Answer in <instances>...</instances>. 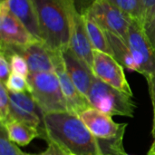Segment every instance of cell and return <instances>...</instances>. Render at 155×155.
I'll return each mask as SVG.
<instances>
[{
  "instance_id": "cell-1",
  "label": "cell",
  "mask_w": 155,
  "mask_h": 155,
  "mask_svg": "<svg viewBox=\"0 0 155 155\" xmlns=\"http://www.w3.org/2000/svg\"><path fill=\"white\" fill-rule=\"evenodd\" d=\"M44 139L51 141L68 154L104 155L97 138L79 115L70 112L43 114Z\"/></svg>"
},
{
  "instance_id": "cell-2",
  "label": "cell",
  "mask_w": 155,
  "mask_h": 155,
  "mask_svg": "<svg viewBox=\"0 0 155 155\" xmlns=\"http://www.w3.org/2000/svg\"><path fill=\"white\" fill-rule=\"evenodd\" d=\"M44 45L53 52L69 47L71 22L68 0H32Z\"/></svg>"
},
{
  "instance_id": "cell-3",
  "label": "cell",
  "mask_w": 155,
  "mask_h": 155,
  "mask_svg": "<svg viewBox=\"0 0 155 155\" xmlns=\"http://www.w3.org/2000/svg\"><path fill=\"white\" fill-rule=\"evenodd\" d=\"M87 100L91 107L110 116L134 117L136 109L133 95L110 86L95 75L87 94Z\"/></svg>"
},
{
  "instance_id": "cell-4",
  "label": "cell",
  "mask_w": 155,
  "mask_h": 155,
  "mask_svg": "<svg viewBox=\"0 0 155 155\" xmlns=\"http://www.w3.org/2000/svg\"><path fill=\"white\" fill-rule=\"evenodd\" d=\"M30 94L43 113L68 112L67 104L55 73L29 74Z\"/></svg>"
},
{
  "instance_id": "cell-5",
  "label": "cell",
  "mask_w": 155,
  "mask_h": 155,
  "mask_svg": "<svg viewBox=\"0 0 155 155\" xmlns=\"http://www.w3.org/2000/svg\"><path fill=\"white\" fill-rule=\"evenodd\" d=\"M138 73L148 79L155 73V49L147 38L143 27L137 20H131L126 40Z\"/></svg>"
},
{
  "instance_id": "cell-6",
  "label": "cell",
  "mask_w": 155,
  "mask_h": 155,
  "mask_svg": "<svg viewBox=\"0 0 155 155\" xmlns=\"http://www.w3.org/2000/svg\"><path fill=\"white\" fill-rule=\"evenodd\" d=\"M84 13H87L104 31L112 32L127 40L132 19L110 1L95 0Z\"/></svg>"
},
{
  "instance_id": "cell-7",
  "label": "cell",
  "mask_w": 155,
  "mask_h": 155,
  "mask_svg": "<svg viewBox=\"0 0 155 155\" xmlns=\"http://www.w3.org/2000/svg\"><path fill=\"white\" fill-rule=\"evenodd\" d=\"M93 72L104 83L127 94L133 95L131 86L125 77L124 66L114 56L94 50Z\"/></svg>"
},
{
  "instance_id": "cell-8",
  "label": "cell",
  "mask_w": 155,
  "mask_h": 155,
  "mask_svg": "<svg viewBox=\"0 0 155 155\" xmlns=\"http://www.w3.org/2000/svg\"><path fill=\"white\" fill-rule=\"evenodd\" d=\"M0 37L1 46L13 48L24 47L38 41L13 15L4 0L0 3Z\"/></svg>"
},
{
  "instance_id": "cell-9",
  "label": "cell",
  "mask_w": 155,
  "mask_h": 155,
  "mask_svg": "<svg viewBox=\"0 0 155 155\" xmlns=\"http://www.w3.org/2000/svg\"><path fill=\"white\" fill-rule=\"evenodd\" d=\"M68 3L71 22L69 48L93 70L94 50L87 35L83 15L78 11L73 0H68Z\"/></svg>"
},
{
  "instance_id": "cell-10",
  "label": "cell",
  "mask_w": 155,
  "mask_h": 155,
  "mask_svg": "<svg viewBox=\"0 0 155 155\" xmlns=\"http://www.w3.org/2000/svg\"><path fill=\"white\" fill-rule=\"evenodd\" d=\"M51 52L54 65V73L58 77L62 92L67 104L68 112L80 115L84 110L91 107V105L87 98L84 97L77 90L71 78L69 77L61 55V52Z\"/></svg>"
},
{
  "instance_id": "cell-11",
  "label": "cell",
  "mask_w": 155,
  "mask_h": 155,
  "mask_svg": "<svg viewBox=\"0 0 155 155\" xmlns=\"http://www.w3.org/2000/svg\"><path fill=\"white\" fill-rule=\"evenodd\" d=\"M79 117L97 138L110 140L124 134L127 124H117L114 122L112 116L94 108L89 107L84 110Z\"/></svg>"
},
{
  "instance_id": "cell-12",
  "label": "cell",
  "mask_w": 155,
  "mask_h": 155,
  "mask_svg": "<svg viewBox=\"0 0 155 155\" xmlns=\"http://www.w3.org/2000/svg\"><path fill=\"white\" fill-rule=\"evenodd\" d=\"M1 52L17 53L26 61L30 74L54 73V65L52 52L43 42L35 41L24 47H5L1 46Z\"/></svg>"
},
{
  "instance_id": "cell-13",
  "label": "cell",
  "mask_w": 155,
  "mask_h": 155,
  "mask_svg": "<svg viewBox=\"0 0 155 155\" xmlns=\"http://www.w3.org/2000/svg\"><path fill=\"white\" fill-rule=\"evenodd\" d=\"M10 115L12 120L25 123L40 130L44 129L43 113L30 93L9 92Z\"/></svg>"
},
{
  "instance_id": "cell-14",
  "label": "cell",
  "mask_w": 155,
  "mask_h": 155,
  "mask_svg": "<svg viewBox=\"0 0 155 155\" xmlns=\"http://www.w3.org/2000/svg\"><path fill=\"white\" fill-rule=\"evenodd\" d=\"M61 55L64 63L66 72L77 90L87 98L91 88L94 74L93 70L69 48L61 51Z\"/></svg>"
},
{
  "instance_id": "cell-15",
  "label": "cell",
  "mask_w": 155,
  "mask_h": 155,
  "mask_svg": "<svg viewBox=\"0 0 155 155\" xmlns=\"http://www.w3.org/2000/svg\"><path fill=\"white\" fill-rule=\"evenodd\" d=\"M9 10L38 41L43 42L35 8L32 0H4Z\"/></svg>"
},
{
  "instance_id": "cell-16",
  "label": "cell",
  "mask_w": 155,
  "mask_h": 155,
  "mask_svg": "<svg viewBox=\"0 0 155 155\" xmlns=\"http://www.w3.org/2000/svg\"><path fill=\"white\" fill-rule=\"evenodd\" d=\"M5 126L7 136L10 141L19 146H25L29 144L35 138H44L45 130L28 125L25 123L12 120L8 122Z\"/></svg>"
},
{
  "instance_id": "cell-17",
  "label": "cell",
  "mask_w": 155,
  "mask_h": 155,
  "mask_svg": "<svg viewBox=\"0 0 155 155\" xmlns=\"http://www.w3.org/2000/svg\"><path fill=\"white\" fill-rule=\"evenodd\" d=\"M104 32L112 50L113 56L127 70L132 72H138V67L134 62L127 42L118 35L109 31Z\"/></svg>"
},
{
  "instance_id": "cell-18",
  "label": "cell",
  "mask_w": 155,
  "mask_h": 155,
  "mask_svg": "<svg viewBox=\"0 0 155 155\" xmlns=\"http://www.w3.org/2000/svg\"><path fill=\"white\" fill-rule=\"evenodd\" d=\"M82 15L84 17L87 35L94 50L100 51L113 56L104 30L87 13H84Z\"/></svg>"
},
{
  "instance_id": "cell-19",
  "label": "cell",
  "mask_w": 155,
  "mask_h": 155,
  "mask_svg": "<svg viewBox=\"0 0 155 155\" xmlns=\"http://www.w3.org/2000/svg\"><path fill=\"white\" fill-rule=\"evenodd\" d=\"M131 19L137 20L143 25L141 0H108Z\"/></svg>"
},
{
  "instance_id": "cell-20",
  "label": "cell",
  "mask_w": 155,
  "mask_h": 155,
  "mask_svg": "<svg viewBox=\"0 0 155 155\" xmlns=\"http://www.w3.org/2000/svg\"><path fill=\"white\" fill-rule=\"evenodd\" d=\"M124 136L122 134L116 138L110 140H103L97 139L101 150L104 155H124L125 154V151L124 148Z\"/></svg>"
},
{
  "instance_id": "cell-21",
  "label": "cell",
  "mask_w": 155,
  "mask_h": 155,
  "mask_svg": "<svg viewBox=\"0 0 155 155\" xmlns=\"http://www.w3.org/2000/svg\"><path fill=\"white\" fill-rule=\"evenodd\" d=\"M2 53L5 54V56L9 59L12 73L22 75L25 78L28 77L30 74L29 67L25 59L21 54L17 53H4V52Z\"/></svg>"
},
{
  "instance_id": "cell-22",
  "label": "cell",
  "mask_w": 155,
  "mask_h": 155,
  "mask_svg": "<svg viewBox=\"0 0 155 155\" xmlns=\"http://www.w3.org/2000/svg\"><path fill=\"white\" fill-rule=\"evenodd\" d=\"M0 155H29L22 152L7 136L5 126L0 127Z\"/></svg>"
},
{
  "instance_id": "cell-23",
  "label": "cell",
  "mask_w": 155,
  "mask_h": 155,
  "mask_svg": "<svg viewBox=\"0 0 155 155\" xmlns=\"http://www.w3.org/2000/svg\"><path fill=\"white\" fill-rule=\"evenodd\" d=\"M5 85L6 89L12 93H30L27 78L14 73H11Z\"/></svg>"
},
{
  "instance_id": "cell-24",
  "label": "cell",
  "mask_w": 155,
  "mask_h": 155,
  "mask_svg": "<svg viewBox=\"0 0 155 155\" xmlns=\"http://www.w3.org/2000/svg\"><path fill=\"white\" fill-rule=\"evenodd\" d=\"M0 121L1 125L12 121L10 115V98L5 84L0 82Z\"/></svg>"
},
{
  "instance_id": "cell-25",
  "label": "cell",
  "mask_w": 155,
  "mask_h": 155,
  "mask_svg": "<svg viewBox=\"0 0 155 155\" xmlns=\"http://www.w3.org/2000/svg\"><path fill=\"white\" fill-rule=\"evenodd\" d=\"M12 73L9 59L5 54L1 52L0 54V82L5 84Z\"/></svg>"
},
{
  "instance_id": "cell-26",
  "label": "cell",
  "mask_w": 155,
  "mask_h": 155,
  "mask_svg": "<svg viewBox=\"0 0 155 155\" xmlns=\"http://www.w3.org/2000/svg\"><path fill=\"white\" fill-rule=\"evenodd\" d=\"M142 14H143V26L152 17L155 11V0H141Z\"/></svg>"
},
{
  "instance_id": "cell-27",
  "label": "cell",
  "mask_w": 155,
  "mask_h": 155,
  "mask_svg": "<svg viewBox=\"0 0 155 155\" xmlns=\"http://www.w3.org/2000/svg\"><path fill=\"white\" fill-rule=\"evenodd\" d=\"M147 80L149 86V93L151 96V101L153 104V127H152V135L155 139V73H153Z\"/></svg>"
},
{
  "instance_id": "cell-28",
  "label": "cell",
  "mask_w": 155,
  "mask_h": 155,
  "mask_svg": "<svg viewBox=\"0 0 155 155\" xmlns=\"http://www.w3.org/2000/svg\"><path fill=\"white\" fill-rule=\"evenodd\" d=\"M143 27L147 38L155 49V11L152 17L143 25Z\"/></svg>"
},
{
  "instance_id": "cell-29",
  "label": "cell",
  "mask_w": 155,
  "mask_h": 155,
  "mask_svg": "<svg viewBox=\"0 0 155 155\" xmlns=\"http://www.w3.org/2000/svg\"><path fill=\"white\" fill-rule=\"evenodd\" d=\"M47 149L40 153H32L29 155H68L67 153H65L61 147H59L54 143L48 141L47 142Z\"/></svg>"
},
{
  "instance_id": "cell-30",
  "label": "cell",
  "mask_w": 155,
  "mask_h": 155,
  "mask_svg": "<svg viewBox=\"0 0 155 155\" xmlns=\"http://www.w3.org/2000/svg\"><path fill=\"white\" fill-rule=\"evenodd\" d=\"M76 8L81 14H84L95 0H73Z\"/></svg>"
},
{
  "instance_id": "cell-31",
  "label": "cell",
  "mask_w": 155,
  "mask_h": 155,
  "mask_svg": "<svg viewBox=\"0 0 155 155\" xmlns=\"http://www.w3.org/2000/svg\"><path fill=\"white\" fill-rule=\"evenodd\" d=\"M148 155H155V139L152 146H151V148H150V150H149V152H148Z\"/></svg>"
},
{
  "instance_id": "cell-32",
  "label": "cell",
  "mask_w": 155,
  "mask_h": 155,
  "mask_svg": "<svg viewBox=\"0 0 155 155\" xmlns=\"http://www.w3.org/2000/svg\"><path fill=\"white\" fill-rule=\"evenodd\" d=\"M124 155H129V154H127V153H125V154H124Z\"/></svg>"
},
{
  "instance_id": "cell-33",
  "label": "cell",
  "mask_w": 155,
  "mask_h": 155,
  "mask_svg": "<svg viewBox=\"0 0 155 155\" xmlns=\"http://www.w3.org/2000/svg\"><path fill=\"white\" fill-rule=\"evenodd\" d=\"M68 155H74V154H68Z\"/></svg>"
}]
</instances>
